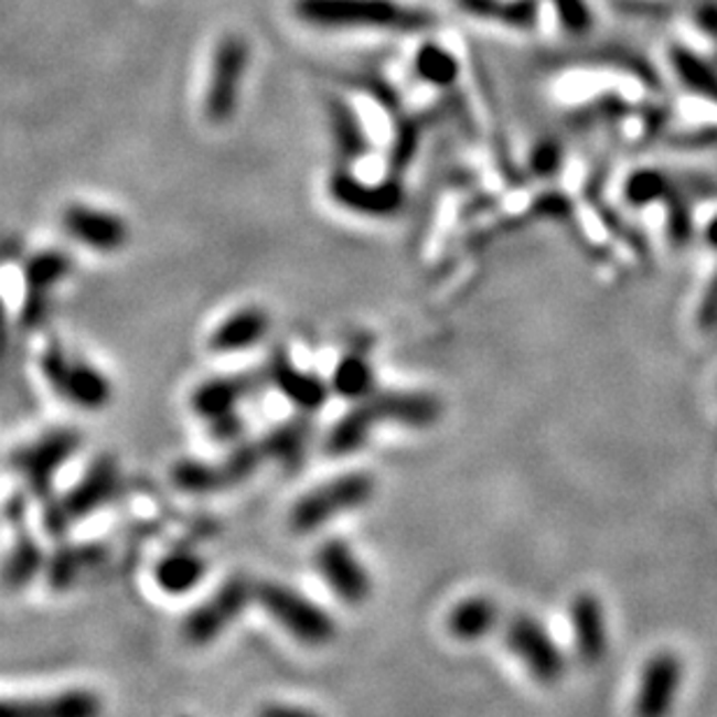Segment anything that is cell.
Here are the masks:
<instances>
[{
	"mask_svg": "<svg viewBox=\"0 0 717 717\" xmlns=\"http://www.w3.org/2000/svg\"><path fill=\"white\" fill-rule=\"evenodd\" d=\"M443 414L441 399L420 388H388L374 390L370 397L353 402L349 411L340 416L323 439V448L330 458H346L363 451L372 432L378 428H405L428 430L439 422Z\"/></svg>",
	"mask_w": 717,
	"mask_h": 717,
	"instance_id": "6da1fadb",
	"label": "cell"
},
{
	"mask_svg": "<svg viewBox=\"0 0 717 717\" xmlns=\"http://www.w3.org/2000/svg\"><path fill=\"white\" fill-rule=\"evenodd\" d=\"M293 14L307 26L328 31L420 33L437 24L430 10L402 0H293Z\"/></svg>",
	"mask_w": 717,
	"mask_h": 717,
	"instance_id": "7a4b0ae2",
	"label": "cell"
},
{
	"mask_svg": "<svg viewBox=\"0 0 717 717\" xmlns=\"http://www.w3.org/2000/svg\"><path fill=\"white\" fill-rule=\"evenodd\" d=\"M121 490V464L111 453L96 456L82 477L63 492L42 502L40 523L52 539H63L73 527L82 525L98 511H103Z\"/></svg>",
	"mask_w": 717,
	"mask_h": 717,
	"instance_id": "3957f363",
	"label": "cell"
},
{
	"mask_svg": "<svg viewBox=\"0 0 717 717\" xmlns=\"http://www.w3.org/2000/svg\"><path fill=\"white\" fill-rule=\"evenodd\" d=\"M376 492L374 474L353 469L302 492L288 511V527L296 534H313L342 518L344 513L363 509Z\"/></svg>",
	"mask_w": 717,
	"mask_h": 717,
	"instance_id": "277c9868",
	"label": "cell"
},
{
	"mask_svg": "<svg viewBox=\"0 0 717 717\" xmlns=\"http://www.w3.org/2000/svg\"><path fill=\"white\" fill-rule=\"evenodd\" d=\"M40 374L56 397L79 411H103L115 397L109 376L61 342H50L40 353Z\"/></svg>",
	"mask_w": 717,
	"mask_h": 717,
	"instance_id": "5b68a950",
	"label": "cell"
},
{
	"mask_svg": "<svg viewBox=\"0 0 717 717\" xmlns=\"http://www.w3.org/2000/svg\"><path fill=\"white\" fill-rule=\"evenodd\" d=\"M256 607H260L281 632L302 645L323 648L338 636V622L321 603L286 582H256Z\"/></svg>",
	"mask_w": 717,
	"mask_h": 717,
	"instance_id": "8992f818",
	"label": "cell"
},
{
	"mask_svg": "<svg viewBox=\"0 0 717 717\" xmlns=\"http://www.w3.org/2000/svg\"><path fill=\"white\" fill-rule=\"evenodd\" d=\"M84 437L75 428H52L35 439L17 446L8 458L12 472L24 483L33 502H47L54 495L56 477L79 451Z\"/></svg>",
	"mask_w": 717,
	"mask_h": 717,
	"instance_id": "52a82bcc",
	"label": "cell"
},
{
	"mask_svg": "<svg viewBox=\"0 0 717 717\" xmlns=\"http://www.w3.org/2000/svg\"><path fill=\"white\" fill-rule=\"evenodd\" d=\"M256 603V582L244 574H233L182 618V636L189 645L205 648L226 634Z\"/></svg>",
	"mask_w": 717,
	"mask_h": 717,
	"instance_id": "ba28073f",
	"label": "cell"
},
{
	"mask_svg": "<svg viewBox=\"0 0 717 717\" xmlns=\"http://www.w3.org/2000/svg\"><path fill=\"white\" fill-rule=\"evenodd\" d=\"M252 63V47L246 38L231 33L221 38L207 79L205 94V117L212 124H226L233 119L239 105V88Z\"/></svg>",
	"mask_w": 717,
	"mask_h": 717,
	"instance_id": "9c48e42d",
	"label": "cell"
},
{
	"mask_svg": "<svg viewBox=\"0 0 717 717\" xmlns=\"http://www.w3.org/2000/svg\"><path fill=\"white\" fill-rule=\"evenodd\" d=\"M328 195L342 210L367 216V218H390L405 207L407 191L399 182V174H388L381 182H365L346 168H338L328 179Z\"/></svg>",
	"mask_w": 717,
	"mask_h": 717,
	"instance_id": "30bf717a",
	"label": "cell"
},
{
	"mask_svg": "<svg viewBox=\"0 0 717 717\" xmlns=\"http://www.w3.org/2000/svg\"><path fill=\"white\" fill-rule=\"evenodd\" d=\"M504 643L536 683L555 685L563 678L567 668L565 653L536 618L527 613L513 616L504 627Z\"/></svg>",
	"mask_w": 717,
	"mask_h": 717,
	"instance_id": "8fae6325",
	"label": "cell"
},
{
	"mask_svg": "<svg viewBox=\"0 0 717 717\" xmlns=\"http://www.w3.org/2000/svg\"><path fill=\"white\" fill-rule=\"evenodd\" d=\"M313 571L346 607H361L372 595L374 580L355 548L340 536H330L313 550Z\"/></svg>",
	"mask_w": 717,
	"mask_h": 717,
	"instance_id": "7c38bea8",
	"label": "cell"
},
{
	"mask_svg": "<svg viewBox=\"0 0 717 717\" xmlns=\"http://www.w3.org/2000/svg\"><path fill=\"white\" fill-rule=\"evenodd\" d=\"M73 258L63 249H42L33 254L21 277H24V296H21L17 321L24 330L40 328L50 317L56 288L71 277Z\"/></svg>",
	"mask_w": 717,
	"mask_h": 717,
	"instance_id": "4fadbf2b",
	"label": "cell"
},
{
	"mask_svg": "<svg viewBox=\"0 0 717 717\" xmlns=\"http://www.w3.org/2000/svg\"><path fill=\"white\" fill-rule=\"evenodd\" d=\"M267 384L300 414H319L332 395L330 381L296 365L286 346H275L265 361Z\"/></svg>",
	"mask_w": 717,
	"mask_h": 717,
	"instance_id": "5bb4252c",
	"label": "cell"
},
{
	"mask_svg": "<svg viewBox=\"0 0 717 717\" xmlns=\"http://www.w3.org/2000/svg\"><path fill=\"white\" fill-rule=\"evenodd\" d=\"M265 386H270L267 384L265 367L249 370V372L218 374L200 381L189 397V407L200 420L207 422L218 416L242 411L246 402H249L256 393H260Z\"/></svg>",
	"mask_w": 717,
	"mask_h": 717,
	"instance_id": "9a60e30c",
	"label": "cell"
},
{
	"mask_svg": "<svg viewBox=\"0 0 717 717\" xmlns=\"http://www.w3.org/2000/svg\"><path fill=\"white\" fill-rule=\"evenodd\" d=\"M63 231L68 233L84 249L98 254H115L128 242V223L109 210L94 207L86 203H73L65 207Z\"/></svg>",
	"mask_w": 717,
	"mask_h": 717,
	"instance_id": "2e32d148",
	"label": "cell"
},
{
	"mask_svg": "<svg viewBox=\"0 0 717 717\" xmlns=\"http://www.w3.org/2000/svg\"><path fill=\"white\" fill-rule=\"evenodd\" d=\"M681 683L683 664L674 653H657L650 657L639 683L636 713L645 717L668 713L674 708Z\"/></svg>",
	"mask_w": 717,
	"mask_h": 717,
	"instance_id": "e0dca14e",
	"label": "cell"
},
{
	"mask_svg": "<svg viewBox=\"0 0 717 717\" xmlns=\"http://www.w3.org/2000/svg\"><path fill=\"white\" fill-rule=\"evenodd\" d=\"M270 330L272 319L263 307H239L212 330L207 344L212 353L237 355L263 344Z\"/></svg>",
	"mask_w": 717,
	"mask_h": 717,
	"instance_id": "ac0fdd59",
	"label": "cell"
},
{
	"mask_svg": "<svg viewBox=\"0 0 717 717\" xmlns=\"http://www.w3.org/2000/svg\"><path fill=\"white\" fill-rule=\"evenodd\" d=\"M313 437H317L313 416L300 411L260 435L270 464L286 469V472H293V469H300L304 464Z\"/></svg>",
	"mask_w": 717,
	"mask_h": 717,
	"instance_id": "d6986e66",
	"label": "cell"
},
{
	"mask_svg": "<svg viewBox=\"0 0 717 717\" xmlns=\"http://www.w3.org/2000/svg\"><path fill=\"white\" fill-rule=\"evenodd\" d=\"M569 618H571L578 660L588 666L601 662L609 650L607 616H603L601 601L590 592L578 595L571 601Z\"/></svg>",
	"mask_w": 717,
	"mask_h": 717,
	"instance_id": "ffe728a7",
	"label": "cell"
},
{
	"mask_svg": "<svg viewBox=\"0 0 717 717\" xmlns=\"http://www.w3.org/2000/svg\"><path fill=\"white\" fill-rule=\"evenodd\" d=\"M107 557H109V548L100 542L63 544L50 555L44 576H47L52 590L56 592L71 590L86 574L103 567Z\"/></svg>",
	"mask_w": 717,
	"mask_h": 717,
	"instance_id": "44dd1931",
	"label": "cell"
},
{
	"mask_svg": "<svg viewBox=\"0 0 717 717\" xmlns=\"http://www.w3.org/2000/svg\"><path fill=\"white\" fill-rule=\"evenodd\" d=\"M207 559L193 548H174L168 550L159 563L153 565L151 578L163 595L168 597H186L200 582L207 578Z\"/></svg>",
	"mask_w": 717,
	"mask_h": 717,
	"instance_id": "7402d4cb",
	"label": "cell"
},
{
	"mask_svg": "<svg viewBox=\"0 0 717 717\" xmlns=\"http://www.w3.org/2000/svg\"><path fill=\"white\" fill-rule=\"evenodd\" d=\"M500 620H502V611L495 599L472 595L456 603L446 618V624H448V632H451V636H456L458 641L474 643L495 632Z\"/></svg>",
	"mask_w": 717,
	"mask_h": 717,
	"instance_id": "603a6c76",
	"label": "cell"
},
{
	"mask_svg": "<svg viewBox=\"0 0 717 717\" xmlns=\"http://www.w3.org/2000/svg\"><path fill=\"white\" fill-rule=\"evenodd\" d=\"M47 550L42 548L38 536L24 527H17V539L6 557L3 580L8 590H24L31 582L47 569Z\"/></svg>",
	"mask_w": 717,
	"mask_h": 717,
	"instance_id": "cb8c5ba5",
	"label": "cell"
},
{
	"mask_svg": "<svg viewBox=\"0 0 717 717\" xmlns=\"http://www.w3.org/2000/svg\"><path fill=\"white\" fill-rule=\"evenodd\" d=\"M6 710L14 715H54V717H88L103 710L96 692L86 687L61 689L56 694L31 702H6Z\"/></svg>",
	"mask_w": 717,
	"mask_h": 717,
	"instance_id": "d4e9b609",
	"label": "cell"
},
{
	"mask_svg": "<svg viewBox=\"0 0 717 717\" xmlns=\"http://www.w3.org/2000/svg\"><path fill=\"white\" fill-rule=\"evenodd\" d=\"M330 388L332 395L346 399V402H361L370 397L376 388V370L374 363L370 361V355L363 351H349L344 353L338 365H334L330 374Z\"/></svg>",
	"mask_w": 717,
	"mask_h": 717,
	"instance_id": "484cf974",
	"label": "cell"
},
{
	"mask_svg": "<svg viewBox=\"0 0 717 717\" xmlns=\"http://www.w3.org/2000/svg\"><path fill=\"white\" fill-rule=\"evenodd\" d=\"M458 8L513 31H532L539 24V0H458Z\"/></svg>",
	"mask_w": 717,
	"mask_h": 717,
	"instance_id": "4316f807",
	"label": "cell"
},
{
	"mask_svg": "<svg viewBox=\"0 0 717 717\" xmlns=\"http://www.w3.org/2000/svg\"><path fill=\"white\" fill-rule=\"evenodd\" d=\"M328 109H330L332 138H334V147H338L340 159L346 163L351 161L355 163L357 159H363V156L370 151V140L361 117H357L355 109L342 98H332Z\"/></svg>",
	"mask_w": 717,
	"mask_h": 717,
	"instance_id": "83f0119b",
	"label": "cell"
},
{
	"mask_svg": "<svg viewBox=\"0 0 717 717\" xmlns=\"http://www.w3.org/2000/svg\"><path fill=\"white\" fill-rule=\"evenodd\" d=\"M218 464V472L223 479V488L233 490L246 481H252L260 469L270 467V458L265 453V446L263 439H242L235 446H228L226 456H221L216 460Z\"/></svg>",
	"mask_w": 717,
	"mask_h": 717,
	"instance_id": "f1b7e54d",
	"label": "cell"
},
{
	"mask_svg": "<svg viewBox=\"0 0 717 717\" xmlns=\"http://www.w3.org/2000/svg\"><path fill=\"white\" fill-rule=\"evenodd\" d=\"M170 483L193 497H207L226 492L223 479L218 472L216 460H200V458H182L170 467Z\"/></svg>",
	"mask_w": 717,
	"mask_h": 717,
	"instance_id": "f546056e",
	"label": "cell"
},
{
	"mask_svg": "<svg viewBox=\"0 0 717 717\" xmlns=\"http://www.w3.org/2000/svg\"><path fill=\"white\" fill-rule=\"evenodd\" d=\"M668 58L671 65H674L676 77L683 82L685 88L717 105V68H713V65L704 61L699 54H694L687 47H681V44L671 47Z\"/></svg>",
	"mask_w": 717,
	"mask_h": 717,
	"instance_id": "4dcf8cb0",
	"label": "cell"
},
{
	"mask_svg": "<svg viewBox=\"0 0 717 717\" xmlns=\"http://www.w3.org/2000/svg\"><path fill=\"white\" fill-rule=\"evenodd\" d=\"M414 73L435 88H451L460 77V61L439 42H422L414 56Z\"/></svg>",
	"mask_w": 717,
	"mask_h": 717,
	"instance_id": "1f68e13d",
	"label": "cell"
},
{
	"mask_svg": "<svg viewBox=\"0 0 717 717\" xmlns=\"http://www.w3.org/2000/svg\"><path fill=\"white\" fill-rule=\"evenodd\" d=\"M674 182H671V176H666L660 170H650V168H641L636 172H632L627 176L624 182V200L627 205L632 207H645V205H653V203H664L668 197V193L674 191Z\"/></svg>",
	"mask_w": 717,
	"mask_h": 717,
	"instance_id": "d6a6232c",
	"label": "cell"
},
{
	"mask_svg": "<svg viewBox=\"0 0 717 717\" xmlns=\"http://www.w3.org/2000/svg\"><path fill=\"white\" fill-rule=\"evenodd\" d=\"M664 205L668 210V221H666L668 239L674 242V246H678V249H683V246H687L694 237V223H692L687 197L674 186V191H671L668 197L664 200Z\"/></svg>",
	"mask_w": 717,
	"mask_h": 717,
	"instance_id": "836d02e7",
	"label": "cell"
},
{
	"mask_svg": "<svg viewBox=\"0 0 717 717\" xmlns=\"http://www.w3.org/2000/svg\"><path fill=\"white\" fill-rule=\"evenodd\" d=\"M559 24L569 35H588L595 26V17L588 0H550Z\"/></svg>",
	"mask_w": 717,
	"mask_h": 717,
	"instance_id": "e575fe53",
	"label": "cell"
},
{
	"mask_svg": "<svg viewBox=\"0 0 717 717\" xmlns=\"http://www.w3.org/2000/svg\"><path fill=\"white\" fill-rule=\"evenodd\" d=\"M565 163V149L557 140L536 142L529 153V170L539 179H553Z\"/></svg>",
	"mask_w": 717,
	"mask_h": 717,
	"instance_id": "d590c367",
	"label": "cell"
},
{
	"mask_svg": "<svg viewBox=\"0 0 717 717\" xmlns=\"http://www.w3.org/2000/svg\"><path fill=\"white\" fill-rule=\"evenodd\" d=\"M210 439L221 446H235L242 439H246V430H249V422H246V416L242 411L218 416L214 420L203 422Z\"/></svg>",
	"mask_w": 717,
	"mask_h": 717,
	"instance_id": "8d00e7d4",
	"label": "cell"
},
{
	"mask_svg": "<svg viewBox=\"0 0 717 717\" xmlns=\"http://www.w3.org/2000/svg\"><path fill=\"white\" fill-rule=\"evenodd\" d=\"M697 323L704 332H713L717 330V270L713 272V277L706 283L704 296L699 300V309H697Z\"/></svg>",
	"mask_w": 717,
	"mask_h": 717,
	"instance_id": "74e56055",
	"label": "cell"
},
{
	"mask_svg": "<svg viewBox=\"0 0 717 717\" xmlns=\"http://www.w3.org/2000/svg\"><path fill=\"white\" fill-rule=\"evenodd\" d=\"M616 6L624 14L645 17V19H660L671 14V6L664 3V0H616Z\"/></svg>",
	"mask_w": 717,
	"mask_h": 717,
	"instance_id": "f35d334b",
	"label": "cell"
},
{
	"mask_svg": "<svg viewBox=\"0 0 717 717\" xmlns=\"http://www.w3.org/2000/svg\"><path fill=\"white\" fill-rule=\"evenodd\" d=\"M671 145L681 147V149H706V147H715L717 145V126H708V128H699V130L681 132V136L671 138Z\"/></svg>",
	"mask_w": 717,
	"mask_h": 717,
	"instance_id": "ab89813d",
	"label": "cell"
},
{
	"mask_svg": "<svg viewBox=\"0 0 717 717\" xmlns=\"http://www.w3.org/2000/svg\"><path fill=\"white\" fill-rule=\"evenodd\" d=\"M694 21H697L699 31L710 38L717 47V0H702V3L694 8Z\"/></svg>",
	"mask_w": 717,
	"mask_h": 717,
	"instance_id": "60d3db41",
	"label": "cell"
},
{
	"mask_svg": "<svg viewBox=\"0 0 717 717\" xmlns=\"http://www.w3.org/2000/svg\"><path fill=\"white\" fill-rule=\"evenodd\" d=\"M706 242L717 252V216H713L706 226Z\"/></svg>",
	"mask_w": 717,
	"mask_h": 717,
	"instance_id": "b9f144b4",
	"label": "cell"
}]
</instances>
